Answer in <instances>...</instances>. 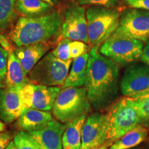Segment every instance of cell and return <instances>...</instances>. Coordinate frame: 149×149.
Wrapping results in <instances>:
<instances>
[{
	"instance_id": "1",
	"label": "cell",
	"mask_w": 149,
	"mask_h": 149,
	"mask_svg": "<svg viewBox=\"0 0 149 149\" xmlns=\"http://www.w3.org/2000/svg\"><path fill=\"white\" fill-rule=\"evenodd\" d=\"M84 87L91 106L96 111L106 110L117 100L118 93L119 64L90 48Z\"/></svg>"
},
{
	"instance_id": "2",
	"label": "cell",
	"mask_w": 149,
	"mask_h": 149,
	"mask_svg": "<svg viewBox=\"0 0 149 149\" xmlns=\"http://www.w3.org/2000/svg\"><path fill=\"white\" fill-rule=\"evenodd\" d=\"M61 24L62 18L58 11L34 17H20L9 37L17 47L46 43L58 34Z\"/></svg>"
},
{
	"instance_id": "3",
	"label": "cell",
	"mask_w": 149,
	"mask_h": 149,
	"mask_svg": "<svg viewBox=\"0 0 149 149\" xmlns=\"http://www.w3.org/2000/svg\"><path fill=\"white\" fill-rule=\"evenodd\" d=\"M107 142L113 143L140 124L134 99L122 97L106 109Z\"/></svg>"
},
{
	"instance_id": "4",
	"label": "cell",
	"mask_w": 149,
	"mask_h": 149,
	"mask_svg": "<svg viewBox=\"0 0 149 149\" xmlns=\"http://www.w3.org/2000/svg\"><path fill=\"white\" fill-rule=\"evenodd\" d=\"M119 8L91 6L86 10L91 48H99L118 27L121 17Z\"/></svg>"
},
{
	"instance_id": "5",
	"label": "cell",
	"mask_w": 149,
	"mask_h": 149,
	"mask_svg": "<svg viewBox=\"0 0 149 149\" xmlns=\"http://www.w3.org/2000/svg\"><path fill=\"white\" fill-rule=\"evenodd\" d=\"M91 108L85 87H61L52 111L56 120L66 124L78 117L87 115Z\"/></svg>"
},
{
	"instance_id": "6",
	"label": "cell",
	"mask_w": 149,
	"mask_h": 149,
	"mask_svg": "<svg viewBox=\"0 0 149 149\" xmlns=\"http://www.w3.org/2000/svg\"><path fill=\"white\" fill-rule=\"evenodd\" d=\"M72 60L63 61L50 52L34 66L28 74L30 83L48 86H62Z\"/></svg>"
},
{
	"instance_id": "7",
	"label": "cell",
	"mask_w": 149,
	"mask_h": 149,
	"mask_svg": "<svg viewBox=\"0 0 149 149\" xmlns=\"http://www.w3.org/2000/svg\"><path fill=\"white\" fill-rule=\"evenodd\" d=\"M144 42L135 39L111 36L99 48L102 55L119 65H126L141 58Z\"/></svg>"
},
{
	"instance_id": "8",
	"label": "cell",
	"mask_w": 149,
	"mask_h": 149,
	"mask_svg": "<svg viewBox=\"0 0 149 149\" xmlns=\"http://www.w3.org/2000/svg\"><path fill=\"white\" fill-rule=\"evenodd\" d=\"M113 37L149 41V10L126 9L121 14L120 23Z\"/></svg>"
},
{
	"instance_id": "9",
	"label": "cell",
	"mask_w": 149,
	"mask_h": 149,
	"mask_svg": "<svg viewBox=\"0 0 149 149\" xmlns=\"http://www.w3.org/2000/svg\"><path fill=\"white\" fill-rule=\"evenodd\" d=\"M61 89L59 86L29 83L19 91V94L26 107L50 111L53 109L54 102Z\"/></svg>"
},
{
	"instance_id": "10",
	"label": "cell",
	"mask_w": 149,
	"mask_h": 149,
	"mask_svg": "<svg viewBox=\"0 0 149 149\" xmlns=\"http://www.w3.org/2000/svg\"><path fill=\"white\" fill-rule=\"evenodd\" d=\"M61 33L64 38L89 44L86 8L84 6L76 3L68 7L65 11Z\"/></svg>"
},
{
	"instance_id": "11",
	"label": "cell",
	"mask_w": 149,
	"mask_h": 149,
	"mask_svg": "<svg viewBox=\"0 0 149 149\" xmlns=\"http://www.w3.org/2000/svg\"><path fill=\"white\" fill-rule=\"evenodd\" d=\"M122 95L135 98L149 91V66L134 65L126 70L120 83Z\"/></svg>"
},
{
	"instance_id": "12",
	"label": "cell",
	"mask_w": 149,
	"mask_h": 149,
	"mask_svg": "<svg viewBox=\"0 0 149 149\" xmlns=\"http://www.w3.org/2000/svg\"><path fill=\"white\" fill-rule=\"evenodd\" d=\"M107 142L105 114L96 112L86 117L81 128V149H92Z\"/></svg>"
},
{
	"instance_id": "13",
	"label": "cell",
	"mask_w": 149,
	"mask_h": 149,
	"mask_svg": "<svg viewBox=\"0 0 149 149\" xmlns=\"http://www.w3.org/2000/svg\"><path fill=\"white\" fill-rule=\"evenodd\" d=\"M19 92L6 87L0 88V120L5 124H11L17 120L27 108Z\"/></svg>"
},
{
	"instance_id": "14",
	"label": "cell",
	"mask_w": 149,
	"mask_h": 149,
	"mask_svg": "<svg viewBox=\"0 0 149 149\" xmlns=\"http://www.w3.org/2000/svg\"><path fill=\"white\" fill-rule=\"evenodd\" d=\"M66 124L56 119L51 121L42 129L31 132L41 149H63L62 136Z\"/></svg>"
},
{
	"instance_id": "15",
	"label": "cell",
	"mask_w": 149,
	"mask_h": 149,
	"mask_svg": "<svg viewBox=\"0 0 149 149\" xmlns=\"http://www.w3.org/2000/svg\"><path fill=\"white\" fill-rule=\"evenodd\" d=\"M53 120L50 111L26 108L17 121V128L28 133L42 129Z\"/></svg>"
},
{
	"instance_id": "16",
	"label": "cell",
	"mask_w": 149,
	"mask_h": 149,
	"mask_svg": "<svg viewBox=\"0 0 149 149\" xmlns=\"http://www.w3.org/2000/svg\"><path fill=\"white\" fill-rule=\"evenodd\" d=\"M50 46L46 43L32 44L14 48V53L17 57L25 73L29 74L34 66L47 54Z\"/></svg>"
},
{
	"instance_id": "17",
	"label": "cell",
	"mask_w": 149,
	"mask_h": 149,
	"mask_svg": "<svg viewBox=\"0 0 149 149\" xmlns=\"http://www.w3.org/2000/svg\"><path fill=\"white\" fill-rule=\"evenodd\" d=\"M5 83L6 88L19 91L30 83L14 50L9 53Z\"/></svg>"
},
{
	"instance_id": "18",
	"label": "cell",
	"mask_w": 149,
	"mask_h": 149,
	"mask_svg": "<svg viewBox=\"0 0 149 149\" xmlns=\"http://www.w3.org/2000/svg\"><path fill=\"white\" fill-rule=\"evenodd\" d=\"M90 53H86L73 59L71 69L68 72L62 88L67 87H81L85 84L87 68Z\"/></svg>"
},
{
	"instance_id": "19",
	"label": "cell",
	"mask_w": 149,
	"mask_h": 149,
	"mask_svg": "<svg viewBox=\"0 0 149 149\" xmlns=\"http://www.w3.org/2000/svg\"><path fill=\"white\" fill-rule=\"evenodd\" d=\"M86 115H83L66 124L62 136L63 149H81V128Z\"/></svg>"
},
{
	"instance_id": "20",
	"label": "cell",
	"mask_w": 149,
	"mask_h": 149,
	"mask_svg": "<svg viewBox=\"0 0 149 149\" xmlns=\"http://www.w3.org/2000/svg\"><path fill=\"white\" fill-rule=\"evenodd\" d=\"M148 136V130L139 125L133 128L117 139L109 146V149H130L145 141Z\"/></svg>"
},
{
	"instance_id": "21",
	"label": "cell",
	"mask_w": 149,
	"mask_h": 149,
	"mask_svg": "<svg viewBox=\"0 0 149 149\" xmlns=\"http://www.w3.org/2000/svg\"><path fill=\"white\" fill-rule=\"evenodd\" d=\"M18 15L17 0H0V33L14 26Z\"/></svg>"
},
{
	"instance_id": "22",
	"label": "cell",
	"mask_w": 149,
	"mask_h": 149,
	"mask_svg": "<svg viewBox=\"0 0 149 149\" xmlns=\"http://www.w3.org/2000/svg\"><path fill=\"white\" fill-rule=\"evenodd\" d=\"M51 7L42 0H17L19 13L24 17L40 15L51 10Z\"/></svg>"
},
{
	"instance_id": "23",
	"label": "cell",
	"mask_w": 149,
	"mask_h": 149,
	"mask_svg": "<svg viewBox=\"0 0 149 149\" xmlns=\"http://www.w3.org/2000/svg\"><path fill=\"white\" fill-rule=\"evenodd\" d=\"M133 99L140 119V125L149 128V91Z\"/></svg>"
},
{
	"instance_id": "24",
	"label": "cell",
	"mask_w": 149,
	"mask_h": 149,
	"mask_svg": "<svg viewBox=\"0 0 149 149\" xmlns=\"http://www.w3.org/2000/svg\"><path fill=\"white\" fill-rule=\"evenodd\" d=\"M13 140L17 149H41L37 141L28 132L20 130L15 134Z\"/></svg>"
},
{
	"instance_id": "25",
	"label": "cell",
	"mask_w": 149,
	"mask_h": 149,
	"mask_svg": "<svg viewBox=\"0 0 149 149\" xmlns=\"http://www.w3.org/2000/svg\"><path fill=\"white\" fill-rule=\"evenodd\" d=\"M71 40L68 38H63L58 43L57 46L54 48L51 53L54 56L63 61L70 60L71 57L70 55L69 44Z\"/></svg>"
},
{
	"instance_id": "26",
	"label": "cell",
	"mask_w": 149,
	"mask_h": 149,
	"mask_svg": "<svg viewBox=\"0 0 149 149\" xmlns=\"http://www.w3.org/2000/svg\"><path fill=\"white\" fill-rule=\"evenodd\" d=\"M80 6L90 5L105 8H118L124 0H75Z\"/></svg>"
},
{
	"instance_id": "27",
	"label": "cell",
	"mask_w": 149,
	"mask_h": 149,
	"mask_svg": "<svg viewBox=\"0 0 149 149\" xmlns=\"http://www.w3.org/2000/svg\"><path fill=\"white\" fill-rule=\"evenodd\" d=\"M90 46L81 41L71 40L69 44V51L71 59H75L84 54L88 53Z\"/></svg>"
},
{
	"instance_id": "28",
	"label": "cell",
	"mask_w": 149,
	"mask_h": 149,
	"mask_svg": "<svg viewBox=\"0 0 149 149\" xmlns=\"http://www.w3.org/2000/svg\"><path fill=\"white\" fill-rule=\"evenodd\" d=\"M9 53L0 45V77L6 78Z\"/></svg>"
},
{
	"instance_id": "29",
	"label": "cell",
	"mask_w": 149,
	"mask_h": 149,
	"mask_svg": "<svg viewBox=\"0 0 149 149\" xmlns=\"http://www.w3.org/2000/svg\"><path fill=\"white\" fill-rule=\"evenodd\" d=\"M130 8L149 10V0H124Z\"/></svg>"
},
{
	"instance_id": "30",
	"label": "cell",
	"mask_w": 149,
	"mask_h": 149,
	"mask_svg": "<svg viewBox=\"0 0 149 149\" xmlns=\"http://www.w3.org/2000/svg\"><path fill=\"white\" fill-rule=\"evenodd\" d=\"M14 135L10 131L0 133V149H5L13 139Z\"/></svg>"
},
{
	"instance_id": "31",
	"label": "cell",
	"mask_w": 149,
	"mask_h": 149,
	"mask_svg": "<svg viewBox=\"0 0 149 149\" xmlns=\"http://www.w3.org/2000/svg\"><path fill=\"white\" fill-rule=\"evenodd\" d=\"M0 45L2 46L6 51H8V53L13 51L15 48L13 47L12 44H10V38L2 33H0Z\"/></svg>"
},
{
	"instance_id": "32",
	"label": "cell",
	"mask_w": 149,
	"mask_h": 149,
	"mask_svg": "<svg viewBox=\"0 0 149 149\" xmlns=\"http://www.w3.org/2000/svg\"><path fill=\"white\" fill-rule=\"evenodd\" d=\"M141 59L145 64L149 66V41L146 43L144 46Z\"/></svg>"
},
{
	"instance_id": "33",
	"label": "cell",
	"mask_w": 149,
	"mask_h": 149,
	"mask_svg": "<svg viewBox=\"0 0 149 149\" xmlns=\"http://www.w3.org/2000/svg\"><path fill=\"white\" fill-rule=\"evenodd\" d=\"M113 144V143H110V142H106L105 144L102 145V146H97V147H95V148H93L92 149H109V146H111V145Z\"/></svg>"
},
{
	"instance_id": "34",
	"label": "cell",
	"mask_w": 149,
	"mask_h": 149,
	"mask_svg": "<svg viewBox=\"0 0 149 149\" xmlns=\"http://www.w3.org/2000/svg\"><path fill=\"white\" fill-rule=\"evenodd\" d=\"M42 1L49 4L51 6H53L57 4V3H58V0H42Z\"/></svg>"
},
{
	"instance_id": "35",
	"label": "cell",
	"mask_w": 149,
	"mask_h": 149,
	"mask_svg": "<svg viewBox=\"0 0 149 149\" xmlns=\"http://www.w3.org/2000/svg\"><path fill=\"white\" fill-rule=\"evenodd\" d=\"M6 130V124L3 123L2 121L0 120V133H1V132H5Z\"/></svg>"
},
{
	"instance_id": "36",
	"label": "cell",
	"mask_w": 149,
	"mask_h": 149,
	"mask_svg": "<svg viewBox=\"0 0 149 149\" xmlns=\"http://www.w3.org/2000/svg\"><path fill=\"white\" fill-rule=\"evenodd\" d=\"M5 149H17V147L15 146V144L13 140H12L10 142V144L8 145V146H7Z\"/></svg>"
},
{
	"instance_id": "37",
	"label": "cell",
	"mask_w": 149,
	"mask_h": 149,
	"mask_svg": "<svg viewBox=\"0 0 149 149\" xmlns=\"http://www.w3.org/2000/svg\"><path fill=\"white\" fill-rule=\"evenodd\" d=\"M6 87V83H5V78L0 77V88H3Z\"/></svg>"
},
{
	"instance_id": "38",
	"label": "cell",
	"mask_w": 149,
	"mask_h": 149,
	"mask_svg": "<svg viewBox=\"0 0 149 149\" xmlns=\"http://www.w3.org/2000/svg\"><path fill=\"white\" fill-rule=\"evenodd\" d=\"M135 149H136V148H135Z\"/></svg>"
}]
</instances>
